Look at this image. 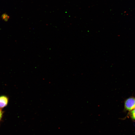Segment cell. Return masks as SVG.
I'll return each mask as SVG.
<instances>
[{
	"label": "cell",
	"instance_id": "cell-2",
	"mask_svg": "<svg viewBox=\"0 0 135 135\" xmlns=\"http://www.w3.org/2000/svg\"><path fill=\"white\" fill-rule=\"evenodd\" d=\"M8 98L4 95L0 96V108L2 109L7 105L8 102Z\"/></svg>",
	"mask_w": 135,
	"mask_h": 135
},
{
	"label": "cell",
	"instance_id": "cell-4",
	"mask_svg": "<svg viewBox=\"0 0 135 135\" xmlns=\"http://www.w3.org/2000/svg\"><path fill=\"white\" fill-rule=\"evenodd\" d=\"M2 18L6 21H8L10 17L6 14H3L2 16Z\"/></svg>",
	"mask_w": 135,
	"mask_h": 135
},
{
	"label": "cell",
	"instance_id": "cell-5",
	"mask_svg": "<svg viewBox=\"0 0 135 135\" xmlns=\"http://www.w3.org/2000/svg\"><path fill=\"white\" fill-rule=\"evenodd\" d=\"M3 112L2 110V109L0 108V121L1 120L3 114Z\"/></svg>",
	"mask_w": 135,
	"mask_h": 135
},
{
	"label": "cell",
	"instance_id": "cell-3",
	"mask_svg": "<svg viewBox=\"0 0 135 135\" xmlns=\"http://www.w3.org/2000/svg\"><path fill=\"white\" fill-rule=\"evenodd\" d=\"M128 115L132 120H135V108L128 112Z\"/></svg>",
	"mask_w": 135,
	"mask_h": 135
},
{
	"label": "cell",
	"instance_id": "cell-1",
	"mask_svg": "<svg viewBox=\"0 0 135 135\" xmlns=\"http://www.w3.org/2000/svg\"><path fill=\"white\" fill-rule=\"evenodd\" d=\"M135 108V97H130L124 100V112H129Z\"/></svg>",
	"mask_w": 135,
	"mask_h": 135
}]
</instances>
